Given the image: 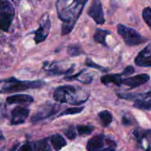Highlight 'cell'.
Masks as SVG:
<instances>
[{"label": "cell", "instance_id": "1", "mask_svg": "<svg viewBox=\"0 0 151 151\" xmlns=\"http://www.w3.org/2000/svg\"><path fill=\"white\" fill-rule=\"evenodd\" d=\"M88 0H57L58 17L63 22L62 35L69 33L75 27Z\"/></svg>", "mask_w": 151, "mask_h": 151}, {"label": "cell", "instance_id": "2", "mask_svg": "<svg viewBox=\"0 0 151 151\" xmlns=\"http://www.w3.org/2000/svg\"><path fill=\"white\" fill-rule=\"evenodd\" d=\"M8 83L4 86L0 92L3 93H16L26 91L30 88H38L44 86V83L41 81H19L14 78H10L4 81Z\"/></svg>", "mask_w": 151, "mask_h": 151}, {"label": "cell", "instance_id": "3", "mask_svg": "<svg viewBox=\"0 0 151 151\" xmlns=\"http://www.w3.org/2000/svg\"><path fill=\"white\" fill-rule=\"evenodd\" d=\"M77 88L73 86L64 85L55 88L53 98L60 103H70L72 105H81L85 103L76 97Z\"/></svg>", "mask_w": 151, "mask_h": 151}, {"label": "cell", "instance_id": "4", "mask_svg": "<svg viewBox=\"0 0 151 151\" xmlns=\"http://www.w3.org/2000/svg\"><path fill=\"white\" fill-rule=\"evenodd\" d=\"M117 32L128 46L139 45L147 40V38L142 36L135 29L121 24L117 25Z\"/></svg>", "mask_w": 151, "mask_h": 151}, {"label": "cell", "instance_id": "5", "mask_svg": "<svg viewBox=\"0 0 151 151\" xmlns=\"http://www.w3.org/2000/svg\"><path fill=\"white\" fill-rule=\"evenodd\" d=\"M119 98L127 100H134V106L141 110L151 109V91L142 94H118Z\"/></svg>", "mask_w": 151, "mask_h": 151}, {"label": "cell", "instance_id": "6", "mask_svg": "<svg viewBox=\"0 0 151 151\" xmlns=\"http://www.w3.org/2000/svg\"><path fill=\"white\" fill-rule=\"evenodd\" d=\"M59 109H60V106L58 104L47 102L39 106L35 114H33V116L31 118V122H37L38 121L49 118L50 116H53L56 113H58Z\"/></svg>", "mask_w": 151, "mask_h": 151}, {"label": "cell", "instance_id": "7", "mask_svg": "<svg viewBox=\"0 0 151 151\" xmlns=\"http://www.w3.org/2000/svg\"><path fill=\"white\" fill-rule=\"evenodd\" d=\"M50 27H51V22H50L49 16L47 14H44L40 21L39 27L37 30L35 31L34 41L35 44L43 42L47 38Z\"/></svg>", "mask_w": 151, "mask_h": 151}, {"label": "cell", "instance_id": "8", "mask_svg": "<svg viewBox=\"0 0 151 151\" xmlns=\"http://www.w3.org/2000/svg\"><path fill=\"white\" fill-rule=\"evenodd\" d=\"M88 15L97 24H103L105 23L106 19L100 0H93L88 10Z\"/></svg>", "mask_w": 151, "mask_h": 151}, {"label": "cell", "instance_id": "9", "mask_svg": "<svg viewBox=\"0 0 151 151\" xmlns=\"http://www.w3.org/2000/svg\"><path fill=\"white\" fill-rule=\"evenodd\" d=\"M149 80H150V75L147 74H140L136 76L128 77L122 79V85L134 88L146 83Z\"/></svg>", "mask_w": 151, "mask_h": 151}, {"label": "cell", "instance_id": "10", "mask_svg": "<svg viewBox=\"0 0 151 151\" xmlns=\"http://www.w3.org/2000/svg\"><path fill=\"white\" fill-rule=\"evenodd\" d=\"M135 63L141 67H151V44L139 52L135 58Z\"/></svg>", "mask_w": 151, "mask_h": 151}, {"label": "cell", "instance_id": "11", "mask_svg": "<svg viewBox=\"0 0 151 151\" xmlns=\"http://www.w3.org/2000/svg\"><path fill=\"white\" fill-rule=\"evenodd\" d=\"M134 137L137 139L139 144L144 147L145 143L147 144V151L151 150V129L144 130L137 128L134 131Z\"/></svg>", "mask_w": 151, "mask_h": 151}, {"label": "cell", "instance_id": "12", "mask_svg": "<svg viewBox=\"0 0 151 151\" xmlns=\"http://www.w3.org/2000/svg\"><path fill=\"white\" fill-rule=\"evenodd\" d=\"M29 114V109L24 107H16L12 111L11 125H19L25 122Z\"/></svg>", "mask_w": 151, "mask_h": 151}, {"label": "cell", "instance_id": "13", "mask_svg": "<svg viewBox=\"0 0 151 151\" xmlns=\"http://www.w3.org/2000/svg\"><path fill=\"white\" fill-rule=\"evenodd\" d=\"M44 69L45 71L50 72L52 75H64V74H69L73 72L74 66L67 69H63L60 68L58 64L54 63H48L45 62L44 64Z\"/></svg>", "mask_w": 151, "mask_h": 151}, {"label": "cell", "instance_id": "14", "mask_svg": "<svg viewBox=\"0 0 151 151\" xmlns=\"http://www.w3.org/2000/svg\"><path fill=\"white\" fill-rule=\"evenodd\" d=\"M104 145V136L103 134L93 137L89 139L86 145L88 151H99Z\"/></svg>", "mask_w": 151, "mask_h": 151}, {"label": "cell", "instance_id": "15", "mask_svg": "<svg viewBox=\"0 0 151 151\" xmlns=\"http://www.w3.org/2000/svg\"><path fill=\"white\" fill-rule=\"evenodd\" d=\"M33 102V98L29 94H13L7 98V103L8 104H25Z\"/></svg>", "mask_w": 151, "mask_h": 151}, {"label": "cell", "instance_id": "16", "mask_svg": "<svg viewBox=\"0 0 151 151\" xmlns=\"http://www.w3.org/2000/svg\"><path fill=\"white\" fill-rule=\"evenodd\" d=\"M15 13L0 11V29L7 32L13 22Z\"/></svg>", "mask_w": 151, "mask_h": 151}, {"label": "cell", "instance_id": "17", "mask_svg": "<svg viewBox=\"0 0 151 151\" xmlns=\"http://www.w3.org/2000/svg\"><path fill=\"white\" fill-rule=\"evenodd\" d=\"M122 74H113V75H106L100 78V81L103 84L108 85L109 83L114 84V85H122Z\"/></svg>", "mask_w": 151, "mask_h": 151}, {"label": "cell", "instance_id": "18", "mask_svg": "<svg viewBox=\"0 0 151 151\" xmlns=\"http://www.w3.org/2000/svg\"><path fill=\"white\" fill-rule=\"evenodd\" d=\"M50 142L53 148L56 151L60 150L66 145V142L64 139L60 134H54L50 138Z\"/></svg>", "mask_w": 151, "mask_h": 151}, {"label": "cell", "instance_id": "19", "mask_svg": "<svg viewBox=\"0 0 151 151\" xmlns=\"http://www.w3.org/2000/svg\"><path fill=\"white\" fill-rule=\"evenodd\" d=\"M110 34V32L106 29H97L94 35V40L96 42L99 43V44H102L103 46H107L106 44V37L108 35Z\"/></svg>", "mask_w": 151, "mask_h": 151}, {"label": "cell", "instance_id": "20", "mask_svg": "<svg viewBox=\"0 0 151 151\" xmlns=\"http://www.w3.org/2000/svg\"><path fill=\"white\" fill-rule=\"evenodd\" d=\"M33 146L34 151H52L51 147L47 139L35 142Z\"/></svg>", "mask_w": 151, "mask_h": 151}, {"label": "cell", "instance_id": "21", "mask_svg": "<svg viewBox=\"0 0 151 151\" xmlns=\"http://www.w3.org/2000/svg\"><path fill=\"white\" fill-rule=\"evenodd\" d=\"M98 116L101 121L102 125L104 127L109 126L113 120V116L109 111H103L100 112L98 114Z\"/></svg>", "mask_w": 151, "mask_h": 151}, {"label": "cell", "instance_id": "22", "mask_svg": "<svg viewBox=\"0 0 151 151\" xmlns=\"http://www.w3.org/2000/svg\"><path fill=\"white\" fill-rule=\"evenodd\" d=\"M67 52L68 54L70 56H72V57L78 56L83 52L81 46L77 45V44H73V45L69 46V47H68Z\"/></svg>", "mask_w": 151, "mask_h": 151}, {"label": "cell", "instance_id": "23", "mask_svg": "<svg viewBox=\"0 0 151 151\" xmlns=\"http://www.w3.org/2000/svg\"><path fill=\"white\" fill-rule=\"evenodd\" d=\"M0 11L15 13L13 6L8 0H0Z\"/></svg>", "mask_w": 151, "mask_h": 151}, {"label": "cell", "instance_id": "24", "mask_svg": "<svg viewBox=\"0 0 151 151\" xmlns=\"http://www.w3.org/2000/svg\"><path fill=\"white\" fill-rule=\"evenodd\" d=\"M77 130L81 135H87L94 131V127L91 125H78Z\"/></svg>", "mask_w": 151, "mask_h": 151}, {"label": "cell", "instance_id": "25", "mask_svg": "<svg viewBox=\"0 0 151 151\" xmlns=\"http://www.w3.org/2000/svg\"><path fill=\"white\" fill-rule=\"evenodd\" d=\"M84 109L83 106H81V107H73L70 108V109H68L66 110H65L64 111L61 112L60 114L58 115V116H65V115H73V114H80L82 112V111Z\"/></svg>", "mask_w": 151, "mask_h": 151}, {"label": "cell", "instance_id": "26", "mask_svg": "<svg viewBox=\"0 0 151 151\" xmlns=\"http://www.w3.org/2000/svg\"><path fill=\"white\" fill-rule=\"evenodd\" d=\"M142 17L147 26L151 29V7H147L143 10Z\"/></svg>", "mask_w": 151, "mask_h": 151}, {"label": "cell", "instance_id": "27", "mask_svg": "<svg viewBox=\"0 0 151 151\" xmlns=\"http://www.w3.org/2000/svg\"><path fill=\"white\" fill-rule=\"evenodd\" d=\"M63 134L70 140H74L76 138V131H75V128L73 126H69L67 129L64 130Z\"/></svg>", "mask_w": 151, "mask_h": 151}, {"label": "cell", "instance_id": "28", "mask_svg": "<svg viewBox=\"0 0 151 151\" xmlns=\"http://www.w3.org/2000/svg\"><path fill=\"white\" fill-rule=\"evenodd\" d=\"M86 65L88 67L98 69V70L103 71V72H104V71H107L106 70V69H105V68L103 67V66H100V65H98V64H97L96 63H94V62L93 61V60H91L90 58H87L86 60Z\"/></svg>", "mask_w": 151, "mask_h": 151}, {"label": "cell", "instance_id": "29", "mask_svg": "<svg viewBox=\"0 0 151 151\" xmlns=\"http://www.w3.org/2000/svg\"><path fill=\"white\" fill-rule=\"evenodd\" d=\"M122 122L124 125H126V126L133 125V118L128 114L124 115V116H122Z\"/></svg>", "mask_w": 151, "mask_h": 151}, {"label": "cell", "instance_id": "30", "mask_svg": "<svg viewBox=\"0 0 151 151\" xmlns=\"http://www.w3.org/2000/svg\"><path fill=\"white\" fill-rule=\"evenodd\" d=\"M134 72H135L134 68L132 66H127L126 68H125L123 72L121 74H122V76H130V75H131L132 74H134Z\"/></svg>", "mask_w": 151, "mask_h": 151}, {"label": "cell", "instance_id": "31", "mask_svg": "<svg viewBox=\"0 0 151 151\" xmlns=\"http://www.w3.org/2000/svg\"><path fill=\"white\" fill-rule=\"evenodd\" d=\"M19 151H32V147H31L30 145L27 143V144L23 145L20 147Z\"/></svg>", "mask_w": 151, "mask_h": 151}, {"label": "cell", "instance_id": "32", "mask_svg": "<svg viewBox=\"0 0 151 151\" xmlns=\"http://www.w3.org/2000/svg\"><path fill=\"white\" fill-rule=\"evenodd\" d=\"M99 151H115V150H114L113 148H111V147H109V148L103 149V150H100Z\"/></svg>", "mask_w": 151, "mask_h": 151}, {"label": "cell", "instance_id": "33", "mask_svg": "<svg viewBox=\"0 0 151 151\" xmlns=\"http://www.w3.org/2000/svg\"><path fill=\"white\" fill-rule=\"evenodd\" d=\"M4 139V136H3L2 134V132L1 131V130H0V140H3Z\"/></svg>", "mask_w": 151, "mask_h": 151}]
</instances>
